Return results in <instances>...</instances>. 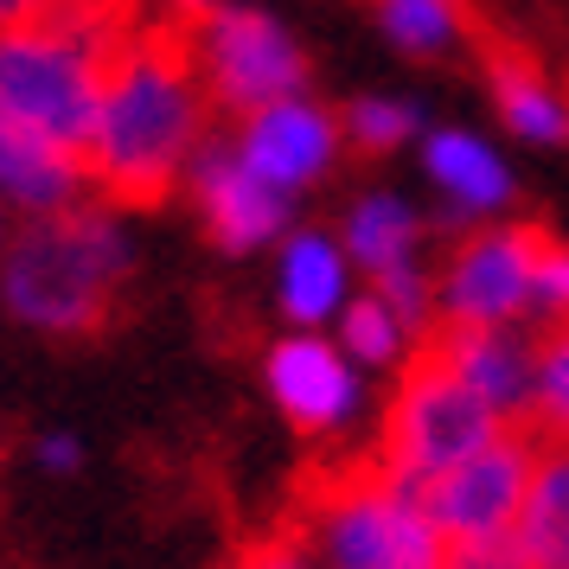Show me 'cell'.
<instances>
[{
  "label": "cell",
  "instance_id": "83f0119b",
  "mask_svg": "<svg viewBox=\"0 0 569 569\" xmlns=\"http://www.w3.org/2000/svg\"><path fill=\"white\" fill-rule=\"evenodd\" d=\"M173 13H186V20H211L218 7H211V0H173Z\"/></svg>",
  "mask_w": 569,
  "mask_h": 569
},
{
  "label": "cell",
  "instance_id": "e0dca14e",
  "mask_svg": "<svg viewBox=\"0 0 569 569\" xmlns=\"http://www.w3.org/2000/svg\"><path fill=\"white\" fill-rule=\"evenodd\" d=\"M429 173H436V180L473 211L506 206V199H512V173H506L499 154L480 148L473 134H429Z\"/></svg>",
  "mask_w": 569,
  "mask_h": 569
},
{
  "label": "cell",
  "instance_id": "6da1fadb",
  "mask_svg": "<svg viewBox=\"0 0 569 569\" xmlns=\"http://www.w3.org/2000/svg\"><path fill=\"white\" fill-rule=\"evenodd\" d=\"M199 27L206 20H186V13L148 20L141 46L109 83L97 148H90V180L103 186L109 206L154 211L173 192V173L199 148L211 103L206 71H199Z\"/></svg>",
  "mask_w": 569,
  "mask_h": 569
},
{
  "label": "cell",
  "instance_id": "484cf974",
  "mask_svg": "<svg viewBox=\"0 0 569 569\" xmlns=\"http://www.w3.org/2000/svg\"><path fill=\"white\" fill-rule=\"evenodd\" d=\"M448 569H525V557L506 531V538H480V543H448Z\"/></svg>",
  "mask_w": 569,
  "mask_h": 569
},
{
  "label": "cell",
  "instance_id": "7a4b0ae2",
  "mask_svg": "<svg viewBox=\"0 0 569 569\" xmlns=\"http://www.w3.org/2000/svg\"><path fill=\"white\" fill-rule=\"evenodd\" d=\"M295 525L333 569H448V538L422 512V487L378 448L359 461L308 467L295 480Z\"/></svg>",
  "mask_w": 569,
  "mask_h": 569
},
{
  "label": "cell",
  "instance_id": "7c38bea8",
  "mask_svg": "<svg viewBox=\"0 0 569 569\" xmlns=\"http://www.w3.org/2000/svg\"><path fill=\"white\" fill-rule=\"evenodd\" d=\"M422 339L441 346L448 365H455L506 422H518V416L531 410V352H525L506 327H473V320H455V313H448V320H429Z\"/></svg>",
  "mask_w": 569,
  "mask_h": 569
},
{
  "label": "cell",
  "instance_id": "2e32d148",
  "mask_svg": "<svg viewBox=\"0 0 569 569\" xmlns=\"http://www.w3.org/2000/svg\"><path fill=\"white\" fill-rule=\"evenodd\" d=\"M346 295V257H339L327 237H295L282 257V313L288 320H327Z\"/></svg>",
  "mask_w": 569,
  "mask_h": 569
},
{
  "label": "cell",
  "instance_id": "9a60e30c",
  "mask_svg": "<svg viewBox=\"0 0 569 569\" xmlns=\"http://www.w3.org/2000/svg\"><path fill=\"white\" fill-rule=\"evenodd\" d=\"M512 543L525 569H569V441H543Z\"/></svg>",
  "mask_w": 569,
  "mask_h": 569
},
{
  "label": "cell",
  "instance_id": "9c48e42d",
  "mask_svg": "<svg viewBox=\"0 0 569 569\" xmlns=\"http://www.w3.org/2000/svg\"><path fill=\"white\" fill-rule=\"evenodd\" d=\"M192 186H199V211H206V231L218 250H257L282 231L288 218V192H276L269 180H257L243 154L206 148L192 160Z\"/></svg>",
  "mask_w": 569,
  "mask_h": 569
},
{
  "label": "cell",
  "instance_id": "52a82bcc",
  "mask_svg": "<svg viewBox=\"0 0 569 569\" xmlns=\"http://www.w3.org/2000/svg\"><path fill=\"white\" fill-rule=\"evenodd\" d=\"M531 467H538V441L518 422H506L499 441H487L480 455H467L461 467H448L441 480L422 487V512L436 518V531L448 543L506 538L518 525L525 492H531Z\"/></svg>",
  "mask_w": 569,
  "mask_h": 569
},
{
  "label": "cell",
  "instance_id": "5b68a950",
  "mask_svg": "<svg viewBox=\"0 0 569 569\" xmlns=\"http://www.w3.org/2000/svg\"><path fill=\"white\" fill-rule=\"evenodd\" d=\"M109 83L116 78L97 58L52 39V32L0 27V109L20 116L27 129H39L71 160H83V173H90V148H97Z\"/></svg>",
  "mask_w": 569,
  "mask_h": 569
},
{
  "label": "cell",
  "instance_id": "44dd1931",
  "mask_svg": "<svg viewBox=\"0 0 569 569\" xmlns=\"http://www.w3.org/2000/svg\"><path fill=\"white\" fill-rule=\"evenodd\" d=\"M339 339H346V352H352V359L385 365L390 352H397L403 327H397V313H390L378 295H365V301H352V308H346V320H339Z\"/></svg>",
  "mask_w": 569,
  "mask_h": 569
},
{
  "label": "cell",
  "instance_id": "4fadbf2b",
  "mask_svg": "<svg viewBox=\"0 0 569 569\" xmlns=\"http://www.w3.org/2000/svg\"><path fill=\"white\" fill-rule=\"evenodd\" d=\"M473 46H480V64L492 78V97H499V116L512 122L518 134L531 141H569V103L543 83V64L525 46L499 39V32L473 27Z\"/></svg>",
  "mask_w": 569,
  "mask_h": 569
},
{
  "label": "cell",
  "instance_id": "ac0fdd59",
  "mask_svg": "<svg viewBox=\"0 0 569 569\" xmlns=\"http://www.w3.org/2000/svg\"><path fill=\"white\" fill-rule=\"evenodd\" d=\"M518 429L538 441H569V320H550L531 352V410L518 416Z\"/></svg>",
  "mask_w": 569,
  "mask_h": 569
},
{
  "label": "cell",
  "instance_id": "3957f363",
  "mask_svg": "<svg viewBox=\"0 0 569 569\" xmlns=\"http://www.w3.org/2000/svg\"><path fill=\"white\" fill-rule=\"evenodd\" d=\"M129 250L103 211H58L39 218L20 250L7 257V308L46 333H103L116 320Z\"/></svg>",
  "mask_w": 569,
  "mask_h": 569
},
{
  "label": "cell",
  "instance_id": "cb8c5ba5",
  "mask_svg": "<svg viewBox=\"0 0 569 569\" xmlns=\"http://www.w3.org/2000/svg\"><path fill=\"white\" fill-rule=\"evenodd\" d=\"M378 301H385V308L397 313V327H410L416 339L429 333V320H436V313H429V282L416 276L410 262L390 269V276H378Z\"/></svg>",
  "mask_w": 569,
  "mask_h": 569
},
{
  "label": "cell",
  "instance_id": "5bb4252c",
  "mask_svg": "<svg viewBox=\"0 0 569 569\" xmlns=\"http://www.w3.org/2000/svg\"><path fill=\"white\" fill-rule=\"evenodd\" d=\"M83 180H90L83 160H71L39 129H27L20 116L0 109V192H13L20 206L58 218V211H71V199H78Z\"/></svg>",
  "mask_w": 569,
  "mask_h": 569
},
{
  "label": "cell",
  "instance_id": "ffe728a7",
  "mask_svg": "<svg viewBox=\"0 0 569 569\" xmlns=\"http://www.w3.org/2000/svg\"><path fill=\"white\" fill-rule=\"evenodd\" d=\"M385 13V32L397 46H410V52H436L455 39V27L467 20L461 0H385L378 7Z\"/></svg>",
  "mask_w": 569,
  "mask_h": 569
},
{
  "label": "cell",
  "instance_id": "277c9868",
  "mask_svg": "<svg viewBox=\"0 0 569 569\" xmlns=\"http://www.w3.org/2000/svg\"><path fill=\"white\" fill-rule=\"evenodd\" d=\"M499 436H506V416L448 365L441 346L416 339V359L403 365L397 397L385 410V429H378V455L403 480L429 487V480H441L448 467H461L467 455H480Z\"/></svg>",
  "mask_w": 569,
  "mask_h": 569
},
{
  "label": "cell",
  "instance_id": "d4e9b609",
  "mask_svg": "<svg viewBox=\"0 0 569 569\" xmlns=\"http://www.w3.org/2000/svg\"><path fill=\"white\" fill-rule=\"evenodd\" d=\"M538 301L569 320V243H557L550 231H538Z\"/></svg>",
  "mask_w": 569,
  "mask_h": 569
},
{
  "label": "cell",
  "instance_id": "7402d4cb",
  "mask_svg": "<svg viewBox=\"0 0 569 569\" xmlns=\"http://www.w3.org/2000/svg\"><path fill=\"white\" fill-rule=\"evenodd\" d=\"M346 129H352V148H359V154H390V148L416 129V116L403 103H359L346 116Z\"/></svg>",
  "mask_w": 569,
  "mask_h": 569
},
{
  "label": "cell",
  "instance_id": "8992f818",
  "mask_svg": "<svg viewBox=\"0 0 569 569\" xmlns=\"http://www.w3.org/2000/svg\"><path fill=\"white\" fill-rule=\"evenodd\" d=\"M199 71L218 109L237 116H257L269 103H295V90L308 83V58L288 39L269 13L250 7H218L206 27H199Z\"/></svg>",
  "mask_w": 569,
  "mask_h": 569
},
{
  "label": "cell",
  "instance_id": "f1b7e54d",
  "mask_svg": "<svg viewBox=\"0 0 569 569\" xmlns=\"http://www.w3.org/2000/svg\"><path fill=\"white\" fill-rule=\"evenodd\" d=\"M27 7H32V0H0V27H7V20H20Z\"/></svg>",
  "mask_w": 569,
  "mask_h": 569
},
{
  "label": "cell",
  "instance_id": "ba28073f",
  "mask_svg": "<svg viewBox=\"0 0 569 569\" xmlns=\"http://www.w3.org/2000/svg\"><path fill=\"white\" fill-rule=\"evenodd\" d=\"M538 231L543 224L467 237L448 262V282H441L448 313L473 320V327H506L512 313H525V301L538 295Z\"/></svg>",
  "mask_w": 569,
  "mask_h": 569
},
{
  "label": "cell",
  "instance_id": "d6986e66",
  "mask_svg": "<svg viewBox=\"0 0 569 569\" xmlns=\"http://www.w3.org/2000/svg\"><path fill=\"white\" fill-rule=\"evenodd\" d=\"M346 250L371 269V276H390L403 269L416 250V211L403 199H365L352 218H346Z\"/></svg>",
  "mask_w": 569,
  "mask_h": 569
},
{
  "label": "cell",
  "instance_id": "8fae6325",
  "mask_svg": "<svg viewBox=\"0 0 569 569\" xmlns=\"http://www.w3.org/2000/svg\"><path fill=\"white\" fill-rule=\"evenodd\" d=\"M269 390H276L282 416L301 436L339 429V422L352 416V397H359L346 359H339L327 339H282V346L269 352Z\"/></svg>",
  "mask_w": 569,
  "mask_h": 569
},
{
  "label": "cell",
  "instance_id": "30bf717a",
  "mask_svg": "<svg viewBox=\"0 0 569 569\" xmlns=\"http://www.w3.org/2000/svg\"><path fill=\"white\" fill-rule=\"evenodd\" d=\"M339 148V129L333 116H320V109L308 103H269L250 116V129H243V141H237V154H243V167L257 173V180H269L276 192H295V186H308L327 160H333Z\"/></svg>",
  "mask_w": 569,
  "mask_h": 569
},
{
  "label": "cell",
  "instance_id": "603a6c76",
  "mask_svg": "<svg viewBox=\"0 0 569 569\" xmlns=\"http://www.w3.org/2000/svg\"><path fill=\"white\" fill-rule=\"evenodd\" d=\"M308 543H313V538L295 525V518H288V525H276L269 538L243 543L231 569H313V550H308Z\"/></svg>",
  "mask_w": 569,
  "mask_h": 569
},
{
  "label": "cell",
  "instance_id": "4316f807",
  "mask_svg": "<svg viewBox=\"0 0 569 569\" xmlns=\"http://www.w3.org/2000/svg\"><path fill=\"white\" fill-rule=\"evenodd\" d=\"M78 461V448L71 441H46V467H71Z\"/></svg>",
  "mask_w": 569,
  "mask_h": 569
}]
</instances>
